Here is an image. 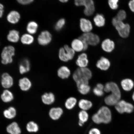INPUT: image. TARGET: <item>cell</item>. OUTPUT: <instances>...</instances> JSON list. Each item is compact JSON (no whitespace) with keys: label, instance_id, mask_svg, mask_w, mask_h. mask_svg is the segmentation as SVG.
Here are the masks:
<instances>
[{"label":"cell","instance_id":"cell-32","mask_svg":"<svg viewBox=\"0 0 134 134\" xmlns=\"http://www.w3.org/2000/svg\"><path fill=\"white\" fill-rule=\"evenodd\" d=\"M38 25L37 23L34 21L29 22L27 25V31L29 34L32 35L35 34L37 31Z\"/></svg>","mask_w":134,"mask_h":134},{"label":"cell","instance_id":"cell-10","mask_svg":"<svg viewBox=\"0 0 134 134\" xmlns=\"http://www.w3.org/2000/svg\"><path fill=\"white\" fill-rule=\"evenodd\" d=\"M121 97V92L111 93V94L105 98V103L107 105L110 106L115 105L120 101Z\"/></svg>","mask_w":134,"mask_h":134},{"label":"cell","instance_id":"cell-34","mask_svg":"<svg viewBox=\"0 0 134 134\" xmlns=\"http://www.w3.org/2000/svg\"><path fill=\"white\" fill-rule=\"evenodd\" d=\"M77 103L76 99L74 97H71L66 100L65 103V106L67 109L71 110L76 106Z\"/></svg>","mask_w":134,"mask_h":134},{"label":"cell","instance_id":"cell-25","mask_svg":"<svg viewBox=\"0 0 134 134\" xmlns=\"http://www.w3.org/2000/svg\"><path fill=\"white\" fill-rule=\"evenodd\" d=\"M104 91L106 93L111 92V93H113L120 92L118 85L113 82H110L107 83L104 86Z\"/></svg>","mask_w":134,"mask_h":134},{"label":"cell","instance_id":"cell-43","mask_svg":"<svg viewBox=\"0 0 134 134\" xmlns=\"http://www.w3.org/2000/svg\"><path fill=\"white\" fill-rule=\"evenodd\" d=\"M19 4L23 5H26L31 4L34 0H16Z\"/></svg>","mask_w":134,"mask_h":134},{"label":"cell","instance_id":"cell-11","mask_svg":"<svg viewBox=\"0 0 134 134\" xmlns=\"http://www.w3.org/2000/svg\"><path fill=\"white\" fill-rule=\"evenodd\" d=\"M80 30L85 33L90 32L93 29L91 22L85 18H82L80 19Z\"/></svg>","mask_w":134,"mask_h":134},{"label":"cell","instance_id":"cell-45","mask_svg":"<svg viewBox=\"0 0 134 134\" xmlns=\"http://www.w3.org/2000/svg\"><path fill=\"white\" fill-rule=\"evenodd\" d=\"M4 7L1 3H0V18L2 17L3 14H4Z\"/></svg>","mask_w":134,"mask_h":134},{"label":"cell","instance_id":"cell-7","mask_svg":"<svg viewBox=\"0 0 134 134\" xmlns=\"http://www.w3.org/2000/svg\"><path fill=\"white\" fill-rule=\"evenodd\" d=\"M79 38L82 41L87 43L88 45L93 46L98 44L100 41L99 36L91 32L84 33Z\"/></svg>","mask_w":134,"mask_h":134},{"label":"cell","instance_id":"cell-36","mask_svg":"<svg viewBox=\"0 0 134 134\" xmlns=\"http://www.w3.org/2000/svg\"><path fill=\"white\" fill-rule=\"evenodd\" d=\"M58 56L59 59L61 61L66 62L70 60L69 57L63 47L60 48L59 51Z\"/></svg>","mask_w":134,"mask_h":134},{"label":"cell","instance_id":"cell-38","mask_svg":"<svg viewBox=\"0 0 134 134\" xmlns=\"http://www.w3.org/2000/svg\"><path fill=\"white\" fill-rule=\"evenodd\" d=\"M63 48H64L65 50L68 53L70 60L74 58L75 52L72 49V48L71 47H70L68 45H65Z\"/></svg>","mask_w":134,"mask_h":134},{"label":"cell","instance_id":"cell-2","mask_svg":"<svg viewBox=\"0 0 134 134\" xmlns=\"http://www.w3.org/2000/svg\"><path fill=\"white\" fill-rule=\"evenodd\" d=\"M92 74L89 69L79 68L77 69L73 75V79L77 86L81 84H88L89 80L92 78Z\"/></svg>","mask_w":134,"mask_h":134},{"label":"cell","instance_id":"cell-41","mask_svg":"<svg viewBox=\"0 0 134 134\" xmlns=\"http://www.w3.org/2000/svg\"><path fill=\"white\" fill-rule=\"evenodd\" d=\"M104 90L99 88L96 87L93 88V93L96 96L98 97L103 96L104 94Z\"/></svg>","mask_w":134,"mask_h":134},{"label":"cell","instance_id":"cell-24","mask_svg":"<svg viewBox=\"0 0 134 134\" xmlns=\"http://www.w3.org/2000/svg\"><path fill=\"white\" fill-rule=\"evenodd\" d=\"M71 74V71L68 67L62 66L57 71V74L59 77L62 79H66L69 77Z\"/></svg>","mask_w":134,"mask_h":134},{"label":"cell","instance_id":"cell-6","mask_svg":"<svg viewBox=\"0 0 134 134\" xmlns=\"http://www.w3.org/2000/svg\"><path fill=\"white\" fill-rule=\"evenodd\" d=\"M115 109L119 113H131L134 110L133 105L124 100H120L115 105Z\"/></svg>","mask_w":134,"mask_h":134},{"label":"cell","instance_id":"cell-8","mask_svg":"<svg viewBox=\"0 0 134 134\" xmlns=\"http://www.w3.org/2000/svg\"><path fill=\"white\" fill-rule=\"evenodd\" d=\"M52 40L51 34L47 31L41 32L38 35L37 41L38 43L42 46H45L49 44Z\"/></svg>","mask_w":134,"mask_h":134},{"label":"cell","instance_id":"cell-22","mask_svg":"<svg viewBox=\"0 0 134 134\" xmlns=\"http://www.w3.org/2000/svg\"><path fill=\"white\" fill-rule=\"evenodd\" d=\"M71 48L75 52H80L84 51V46L82 41L79 39H75L72 41Z\"/></svg>","mask_w":134,"mask_h":134},{"label":"cell","instance_id":"cell-23","mask_svg":"<svg viewBox=\"0 0 134 134\" xmlns=\"http://www.w3.org/2000/svg\"><path fill=\"white\" fill-rule=\"evenodd\" d=\"M41 99L42 102L44 104L51 105L54 103L55 97L53 93H46L42 95Z\"/></svg>","mask_w":134,"mask_h":134},{"label":"cell","instance_id":"cell-16","mask_svg":"<svg viewBox=\"0 0 134 134\" xmlns=\"http://www.w3.org/2000/svg\"><path fill=\"white\" fill-rule=\"evenodd\" d=\"M3 114L7 119L12 120L16 118L17 115V112L14 107H10L4 110Z\"/></svg>","mask_w":134,"mask_h":134},{"label":"cell","instance_id":"cell-47","mask_svg":"<svg viewBox=\"0 0 134 134\" xmlns=\"http://www.w3.org/2000/svg\"><path fill=\"white\" fill-rule=\"evenodd\" d=\"M132 99H133L134 101V92L133 93V95H132Z\"/></svg>","mask_w":134,"mask_h":134},{"label":"cell","instance_id":"cell-5","mask_svg":"<svg viewBox=\"0 0 134 134\" xmlns=\"http://www.w3.org/2000/svg\"><path fill=\"white\" fill-rule=\"evenodd\" d=\"M15 48L11 46H6L3 48L1 53V63L3 64L7 65L13 62V57L15 55Z\"/></svg>","mask_w":134,"mask_h":134},{"label":"cell","instance_id":"cell-21","mask_svg":"<svg viewBox=\"0 0 134 134\" xmlns=\"http://www.w3.org/2000/svg\"><path fill=\"white\" fill-rule=\"evenodd\" d=\"M26 129L29 133H36L39 131L40 127L37 122L31 120L27 124Z\"/></svg>","mask_w":134,"mask_h":134},{"label":"cell","instance_id":"cell-28","mask_svg":"<svg viewBox=\"0 0 134 134\" xmlns=\"http://www.w3.org/2000/svg\"><path fill=\"white\" fill-rule=\"evenodd\" d=\"M79 107L81 110L87 111L93 107V103L90 100L86 99L80 100L78 103Z\"/></svg>","mask_w":134,"mask_h":134},{"label":"cell","instance_id":"cell-35","mask_svg":"<svg viewBox=\"0 0 134 134\" xmlns=\"http://www.w3.org/2000/svg\"><path fill=\"white\" fill-rule=\"evenodd\" d=\"M77 86L79 92L82 95L88 94L91 90V88L88 84H81Z\"/></svg>","mask_w":134,"mask_h":134},{"label":"cell","instance_id":"cell-15","mask_svg":"<svg viewBox=\"0 0 134 134\" xmlns=\"http://www.w3.org/2000/svg\"><path fill=\"white\" fill-rule=\"evenodd\" d=\"M21 15L18 11L12 10L10 12L7 16V20L8 23L15 24L19 22L21 18Z\"/></svg>","mask_w":134,"mask_h":134},{"label":"cell","instance_id":"cell-20","mask_svg":"<svg viewBox=\"0 0 134 134\" xmlns=\"http://www.w3.org/2000/svg\"><path fill=\"white\" fill-rule=\"evenodd\" d=\"M19 86L20 89L24 91H28L32 86V83L29 79L24 77L21 79L19 81Z\"/></svg>","mask_w":134,"mask_h":134},{"label":"cell","instance_id":"cell-37","mask_svg":"<svg viewBox=\"0 0 134 134\" xmlns=\"http://www.w3.org/2000/svg\"><path fill=\"white\" fill-rule=\"evenodd\" d=\"M66 23V20L64 18H61L59 20L55 25L54 28L57 31H59L64 26Z\"/></svg>","mask_w":134,"mask_h":134},{"label":"cell","instance_id":"cell-27","mask_svg":"<svg viewBox=\"0 0 134 134\" xmlns=\"http://www.w3.org/2000/svg\"><path fill=\"white\" fill-rule=\"evenodd\" d=\"M2 100L4 103H9L12 101L14 99V95L11 91L6 89L3 91L1 95Z\"/></svg>","mask_w":134,"mask_h":134},{"label":"cell","instance_id":"cell-19","mask_svg":"<svg viewBox=\"0 0 134 134\" xmlns=\"http://www.w3.org/2000/svg\"><path fill=\"white\" fill-rule=\"evenodd\" d=\"M7 38L10 42L17 43L20 39L19 32L16 30H12L9 32Z\"/></svg>","mask_w":134,"mask_h":134},{"label":"cell","instance_id":"cell-39","mask_svg":"<svg viewBox=\"0 0 134 134\" xmlns=\"http://www.w3.org/2000/svg\"><path fill=\"white\" fill-rule=\"evenodd\" d=\"M127 16L126 12L125 10L121 9L118 12L116 16L115 17L120 20L124 21L126 19Z\"/></svg>","mask_w":134,"mask_h":134},{"label":"cell","instance_id":"cell-42","mask_svg":"<svg viewBox=\"0 0 134 134\" xmlns=\"http://www.w3.org/2000/svg\"><path fill=\"white\" fill-rule=\"evenodd\" d=\"M88 134H101V132L99 129L94 127L89 130Z\"/></svg>","mask_w":134,"mask_h":134},{"label":"cell","instance_id":"cell-18","mask_svg":"<svg viewBox=\"0 0 134 134\" xmlns=\"http://www.w3.org/2000/svg\"><path fill=\"white\" fill-rule=\"evenodd\" d=\"M88 62L87 55L86 53H83L78 56L76 63L79 68H85L88 66Z\"/></svg>","mask_w":134,"mask_h":134},{"label":"cell","instance_id":"cell-29","mask_svg":"<svg viewBox=\"0 0 134 134\" xmlns=\"http://www.w3.org/2000/svg\"><path fill=\"white\" fill-rule=\"evenodd\" d=\"M93 20L95 25L98 27H103L105 25V17L101 14H97L94 17Z\"/></svg>","mask_w":134,"mask_h":134},{"label":"cell","instance_id":"cell-9","mask_svg":"<svg viewBox=\"0 0 134 134\" xmlns=\"http://www.w3.org/2000/svg\"><path fill=\"white\" fill-rule=\"evenodd\" d=\"M63 113V109L60 107H53L50 109L48 112V115L51 120L57 121L61 118Z\"/></svg>","mask_w":134,"mask_h":134},{"label":"cell","instance_id":"cell-13","mask_svg":"<svg viewBox=\"0 0 134 134\" xmlns=\"http://www.w3.org/2000/svg\"><path fill=\"white\" fill-rule=\"evenodd\" d=\"M101 47L104 51L110 53L114 49L115 44L114 42L110 38H106L104 40L101 44Z\"/></svg>","mask_w":134,"mask_h":134},{"label":"cell","instance_id":"cell-26","mask_svg":"<svg viewBox=\"0 0 134 134\" xmlns=\"http://www.w3.org/2000/svg\"><path fill=\"white\" fill-rule=\"evenodd\" d=\"M30 63L27 59H24L21 62L19 66V71L21 74L29 72L30 70Z\"/></svg>","mask_w":134,"mask_h":134},{"label":"cell","instance_id":"cell-14","mask_svg":"<svg viewBox=\"0 0 134 134\" xmlns=\"http://www.w3.org/2000/svg\"><path fill=\"white\" fill-rule=\"evenodd\" d=\"M6 131L9 134H21L22 130L18 124L13 121L8 125L6 128Z\"/></svg>","mask_w":134,"mask_h":134},{"label":"cell","instance_id":"cell-17","mask_svg":"<svg viewBox=\"0 0 134 134\" xmlns=\"http://www.w3.org/2000/svg\"><path fill=\"white\" fill-rule=\"evenodd\" d=\"M110 65L109 60L105 57H102L96 63L97 68L102 71H107L109 68Z\"/></svg>","mask_w":134,"mask_h":134},{"label":"cell","instance_id":"cell-30","mask_svg":"<svg viewBox=\"0 0 134 134\" xmlns=\"http://www.w3.org/2000/svg\"><path fill=\"white\" fill-rule=\"evenodd\" d=\"M121 86L123 89L126 91H129L133 88L134 83L132 80L130 79H126L122 80Z\"/></svg>","mask_w":134,"mask_h":134},{"label":"cell","instance_id":"cell-1","mask_svg":"<svg viewBox=\"0 0 134 134\" xmlns=\"http://www.w3.org/2000/svg\"><path fill=\"white\" fill-rule=\"evenodd\" d=\"M112 119L111 110L106 106L101 107L92 117V121L97 125L108 124L111 122Z\"/></svg>","mask_w":134,"mask_h":134},{"label":"cell","instance_id":"cell-4","mask_svg":"<svg viewBox=\"0 0 134 134\" xmlns=\"http://www.w3.org/2000/svg\"><path fill=\"white\" fill-rule=\"evenodd\" d=\"M74 3L77 6L84 7L83 12L87 16H91L94 12L95 6L93 0H74Z\"/></svg>","mask_w":134,"mask_h":134},{"label":"cell","instance_id":"cell-46","mask_svg":"<svg viewBox=\"0 0 134 134\" xmlns=\"http://www.w3.org/2000/svg\"><path fill=\"white\" fill-rule=\"evenodd\" d=\"M69 0H59L60 2L63 3H66L68 2Z\"/></svg>","mask_w":134,"mask_h":134},{"label":"cell","instance_id":"cell-31","mask_svg":"<svg viewBox=\"0 0 134 134\" xmlns=\"http://www.w3.org/2000/svg\"><path fill=\"white\" fill-rule=\"evenodd\" d=\"M21 42L26 45H30L32 44L34 41V38L32 35L29 33L23 34L20 37Z\"/></svg>","mask_w":134,"mask_h":134},{"label":"cell","instance_id":"cell-12","mask_svg":"<svg viewBox=\"0 0 134 134\" xmlns=\"http://www.w3.org/2000/svg\"><path fill=\"white\" fill-rule=\"evenodd\" d=\"M1 84L3 87L5 88H11L13 84L12 77L7 73L3 74L1 76Z\"/></svg>","mask_w":134,"mask_h":134},{"label":"cell","instance_id":"cell-44","mask_svg":"<svg viewBox=\"0 0 134 134\" xmlns=\"http://www.w3.org/2000/svg\"><path fill=\"white\" fill-rule=\"evenodd\" d=\"M128 6L130 11L134 13V0H130L128 3Z\"/></svg>","mask_w":134,"mask_h":134},{"label":"cell","instance_id":"cell-3","mask_svg":"<svg viewBox=\"0 0 134 134\" xmlns=\"http://www.w3.org/2000/svg\"><path fill=\"white\" fill-rule=\"evenodd\" d=\"M112 24L114 27L119 36L122 38H128L130 35L131 27L129 24L125 23L115 17L112 20Z\"/></svg>","mask_w":134,"mask_h":134},{"label":"cell","instance_id":"cell-40","mask_svg":"<svg viewBox=\"0 0 134 134\" xmlns=\"http://www.w3.org/2000/svg\"><path fill=\"white\" fill-rule=\"evenodd\" d=\"M119 1V0H108V5L110 9L113 10H116L118 9Z\"/></svg>","mask_w":134,"mask_h":134},{"label":"cell","instance_id":"cell-33","mask_svg":"<svg viewBox=\"0 0 134 134\" xmlns=\"http://www.w3.org/2000/svg\"><path fill=\"white\" fill-rule=\"evenodd\" d=\"M78 122L85 125L88 121L89 118V115L87 111L81 110L78 113Z\"/></svg>","mask_w":134,"mask_h":134}]
</instances>
